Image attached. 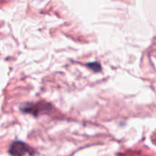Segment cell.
I'll return each instance as SVG.
<instances>
[{
  "label": "cell",
  "instance_id": "1",
  "mask_svg": "<svg viewBox=\"0 0 156 156\" xmlns=\"http://www.w3.org/2000/svg\"><path fill=\"white\" fill-rule=\"evenodd\" d=\"M21 112L24 114H30L34 117H37L41 114L48 113L52 111L53 106L50 103L39 101L37 103H26L20 108Z\"/></svg>",
  "mask_w": 156,
  "mask_h": 156
},
{
  "label": "cell",
  "instance_id": "2",
  "mask_svg": "<svg viewBox=\"0 0 156 156\" xmlns=\"http://www.w3.org/2000/svg\"><path fill=\"white\" fill-rule=\"evenodd\" d=\"M9 152L12 156H24L27 154L33 155L35 152L24 142L15 141L11 144Z\"/></svg>",
  "mask_w": 156,
  "mask_h": 156
},
{
  "label": "cell",
  "instance_id": "3",
  "mask_svg": "<svg viewBox=\"0 0 156 156\" xmlns=\"http://www.w3.org/2000/svg\"><path fill=\"white\" fill-rule=\"evenodd\" d=\"M88 66H89V68H91V69L94 70V72H99L101 70V65L97 62H91V63H88Z\"/></svg>",
  "mask_w": 156,
  "mask_h": 156
}]
</instances>
